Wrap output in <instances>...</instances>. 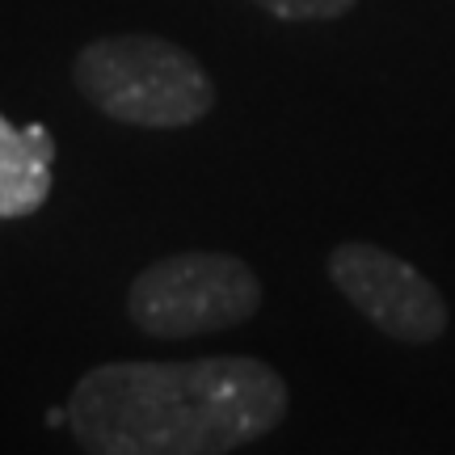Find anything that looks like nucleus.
<instances>
[{"label": "nucleus", "mask_w": 455, "mask_h": 455, "mask_svg": "<svg viewBox=\"0 0 455 455\" xmlns=\"http://www.w3.org/2000/svg\"><path fill=\"white\" fill-rule=\"evenodd\" d=\"M287 379L249 355L101 363L68 396L84 455H232L283 426Z\"/></svg>", "instance_id": "obj_1"}, {"label": "nucleus", "mask_w": 455, "mask_h": 455, "mask_svg": "<svg viewBox=\"0 0 455 455\" xmlns=\"http://www.w3.org/2000/svg\"><path fill=\"white\" fill-rule=\"evenodd\" d=\"M72 81L93 110L123 127L173 131L215 110V81L207 68L156 34L93 38L72 60Z\"/></svg>", "instance_id": "obj_2"}, {"label": "nucleus", "mask_w": 455, "mask_h": 455, "mask_svg": "<svg viewBox=\"0 0 455 455\" xmlns=\"http://www.w3.org/2000/svg\"><path fill=\"white\" fill-rule=\"evenodd\" d=\"M261 308V278L232 253L190 249L148 261L131 278L127 316L148 338H198L244 325Z\"/></svg>", "instance_id": "obj_3"}, {"label": "nucleus", "mask_w": 455, "mask_h": 455, "mask_svg": "<svg viewBox=\"0 0 455 455\" xmlns=\"http://www.w3.org/2000/svg\"><path fill=\"white\" fill-rule=\"evenodd\" d=\"M329 278L346 304L367 316L384 338L426 346L439 341L451 325V308L430 278L379 244L346 241L329 253Z\"/></svg>", "instance_id": "obj_4"}, {"label": "nucleus", "mask_w": 455, "mask_h": 455, "mask_svg": "<svg viewBox=\"0 0 455 455\" xmlns=\"http://www.w3.org/2000/svg\"><path fill=\"white\" fill-rule=\"evenodd\" d=\"M55 135L43 123L13 127L0 114V220H21L47 207Z\"/></svg>", "instance_id": "obj_5"}, {"label": "nucleus", "mask_w": 455, "mask_h": 455, "mask_svg": "<svg viewBox=\"0 0 455 455\" xmlns=\"http://www.w3.org/2000/svg\"><path fill=\"white\" fill-rule=\"evenodd\" d=\"M253 4L278 21H333L350 13L358 0H253Z\"/></svg>", "instance_id": "obj_6"}]
</instances>
